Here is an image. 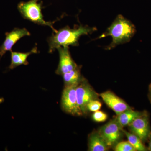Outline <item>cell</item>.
Listing matches in <instances>:
<instances>
[{
	"mask_svg": "<svg viewBox=\"0 0 151 151\" xmlns=\"http://www.w3.org/2000/svg\"><path fill=\"white\" fill-rule=\"evenodd\" d=\"M108 117V115L106 113L99 111L94 112L92 116L93 120L97 123L105 122Z\"/></svg>",
	"mask_w": 151,
	"mask_h": 151,
	"instance_id": "cell-18",
	"label": "cell"
},
{
	"mask_svg": "<svg viewBox=\"0 0 151 151\" xmlns=\"http://www.w3.org/2000/svg\"><path fill=\"white\" fill-rule=\"evenodd\" d=\"M98 131L109 148L114 147L119 143L124 134L123 127L119 124L116 118L100 127Z\"/></svg>",
	"mask_w": 151,
	"mask_h": 151,
	"instance_id": "cell-5",
	"label": "cell"
},
{
	"mask_svg": "<svg viewBox=\"0 0 151 151\" xmlns=\"http://www.w3.org/2000/svg\"><path fill=\"white\" fill-rule=\"evenodd\" d=\"M77 86H65L62 92L61 105L63 110L65 113L73 116H81L76 97Z\"/></svg>",
	"mask_w": 151,
	"mask_h": 151,
	"instance_id": "cell-6",
	"label": "cell"
},
{
	"mask_svg": "<svg viewBox=\"0 0 151 151\" xmlns=\"http://www.w3.org/2000/svg\"><path fill=\"white\" fill-rule=\"evenodd\" d=\"M149 147L148 150L151 151V133L150 134V136H149Z\"/></svg>",
	"mask_w": 151,
	"mask_h": 151,
	"instance_id": "cell-20",
	"label": "cell"
},
{
	"mask_svg": "<svg viewBox=\"0 0 151 151\" xmlns=\"http://www.w3.org/2000/svg\"><path fill=\"white\" fill-rule=\"evenodd\" d=\"M76 94L78 110L81 116L88 113L87 105L90 101L99 99V94L95 92L84 77L76 86Z\"/></svg>",
	"mask_w": 151,
	"mask_h": 151,
	"instance_id": "cell-4",
	"label": "cell"
},
{
	"mask_svg": "<svg viewBox=\"0 0 151 151\" xmlns=\"http://www.w3.org/2000/svg\"><path fill=\"white\" fill-rule=\"evenodd\" d=\"M128 126L131 132L139 137L142 142L148 139L151 132L148 114L147 112L135 119Z\"/></svg>",
	"mask_w": 151,
	"mask_h": 151,
	"instance_id": "cell-7",
	"label": "cell"
},
{
	"mask_svg": "<svg viewBox=\"0 0 151 151\" xmlns=\"http://www.w3.org/2000/svg\"><path fill=\"white\" fill-rule=\"evenodd\" d=\"M135 32L134 25L123 16L119 15L106 32L100 35L99 38L111 36L112 42L106 48L107 50H111L119 45L130 41Z\"/></svg>",
	"mask_w": 151,
	"mask_h": 151,
	"instance_id": "cell-2",
	"label": "cell"
},
{
	"mask_svg": "<svg viewBox=\"0 0 151 151\" xmlns=\"http://www.w3.org/2000/svg\"><path fill=\"white\" fill-rule=\"evenodd\" d=\"M110 148L98 131H94L89 135L88 138V150L105 151Z\"/></svg>",
	"mask_w": 151,
	"mask_h": 151,
	"instance_id": "cell-12",
	"label": "cell"
},
{
	"mask_svg": "<svg viewBox=\"0 0 151 151\" xmlns=\"http://www.w3.org/2000/svg\"><path fill=\"white\" fill-rule=\"evenodd\" d=\"M40 0H30L27 2L19 3L17 9L24 19L32 22L34 23L42 26H47L51 28L53 32L57 31L53 27V22L45 21L42 13V2Z\"/></svg>",
	"mask_w": 151,
	"mask_h": 151,
	"instance_id": "cell-3",
	"label": "cell"
},
{
	"mask_svg": "<svg viewBox=\"0 0 151 151\" xmlns=\"http://www.w3.org/2000/svg\"><path fill=\"white\" fill-rule=\"evenodd\" d=\"M102 107V103L98 100L90 101L87 105V109L88 112H96L99 111Z\"/></svg>",
	"mask_w": 151,
	"mask_h": 151,
	"instance_id": "cell-17",
	"label": "cell"
},
{
	"mask_svg": "<svg viewBox=\"0 0 151 151\" xmlns=\"http://www.w3.org/2000/svg\"><path fill=\"white\" fill-rule=\"evenodd\" d=\"M6 38L0 46V58L7 51H11L14 45L20 39L26 36H30V33L26 28H15L12 31L5 33Z\"/></svg>",
	"mask_w": 151,
	"mask_h": 151,
	"instance_id": "cell-8",
	"label": "cell"
},
{
	"mask_svg": "<svg viewBox=\"0 0 151 151\" xmlns=\"http://www.w3.org/2000/svg\"><path fill=\"white\" fill-rule=\"evenodd\" d=\"M57 50L59 52V63L55 71L57 74L62 76L78 67L71 57L69 47H60Z\"/></svg>",
	"mask_w": 151,
	"mask_h": 151,
	"instance_id": "cell-9",
	"label": "cell"
},
{
	"mask_svg": "<svg viewBox=\"0 0 151 151\" xmlns=\"http://www.w3.org/2000/svg\"><path fill=\"white\" fill-rule=\"evenodd\" d=\"M104 103L115 113L119 115L126 110L132 109L126 102L118 97L113 92L107 91L99 94Z\"/></svg>",
	"mask_w": 151,
	"mask_h": 151,
	"instance_id": "cell-10",
	"label": "cell"
},
{
	"mask_svg": "<svg viewBox=\"0 0 151 151\" xmlns=\"http://www.w3.org/2000/svg\"><path fill=\"white\" fill-rule=\"evenodd\" d=\"M4 101V98H3V97H1L0 98V104L3 103Z\"/></svg>",
	"mask_w": 151,
	"mask_h": 151,
	"instance_id": "cell-21",
	"label": "cell"
},
{
	"mask_svg": "<svg viewBox=\"0 0 151 151\" xmlns=\"http://www.w3.org/2000/svg\"><path fill=\"white\" fill-rule=\"evenodd\" d=\"M96 29L87 26H80L71 29L67 26L60 29L56 32H53L47 39L49 52L52 53L60 47L78 46V40L81 36L88 35L92 33Z\"/></svg>",
	"mask_w": 151,
	"mask_h": 151,
	"instance_id": "cell-1",
	"label": "cell"
},
{
	"mask_svg": "<svg viewBox=\"0 0 151 151\" xmlns=\"http://www.w3.org/2000/svg\"><path fill=\"white\" fill-rule=\"evenodd\" d=\"M145 111L139 112L130 109L122 112L116 117L117 121L122 127L129 126L135 119L144 114Z\"/></svg>",
	"mask_w": 151,
	"mask_h": 151,
	"instance_id": "cell-13",
	"label": "cell"
},
{
	"mask_svg": "<svg viewBox=\"0 0 151 151\" xmlns=\"http://www.w3.org/2000/svg\"><path fill=\"white\" fill-rule=\"evenodd\" d=\"M81 67L78 66L73 70L64 73L62 75L65 86H77L82 80Z\"/></svg>",
	"mask_w": 151,
	"mask_h": 151,
	"instance_id": "cell-14",
	"label": "cell"
},
{
	"mask_svg": "<svg viewBox=\"0 0 151 151\" xmlns=\"http://www.w3.org/2000/svg\"><path fill=\"white\" fill-rule=\"evenodd\" d=\"M114 150L116 151H136L128 141H123L117 143L115 146Z\"/></svg>",
	"mask_w": 151,
	"mask_h": 151,
	"instance_id": "cell-16",
	"label": "cell"
},
{
	"mask_svg": "<svg viewBox=\"0 0 151 151\" xmlns=\"http://www.w3.org/2000/svg\"><path fill=\"white\" fill-rule=\"evenodd\" d=\"M148 97L151 103V84L149 85V86Z\"/></svg>",
	"mask_w": 151,
	"mask_h": 151,
	"instance_id": "cell-19",
	"label": "cell"
},
{
	"mask_svg": "<svg viewBox=\"0 0 151 151\" xmlns=\"http://www.w3.org/2000/svg\"><path fill=\"white\" fill-rule=\"evenodd\" d=\"M11 63L9 66L10 69H13L21 65L29 64L27 59L30 55L38 53L37 46L35 47L31 51L27 52H20L11 51Z\"/></svg>",
	"mask_w": 151,
	"mask_h": 151,
	"instance_id": "cell-11",
	"label": "cell"
},
{
	"mask_svg": "<svg viewBox=\"0 0 151 151\" xmlns=\"http://www.w3.org/2000/svg\"><path fill=\"white\" fill-rule=\"evenodd\" d=\"M124 134L128 139V142L134 147L136 151H146L148 149L143 144L140 138L132 133L124 130Z\"/></svg>",
	"mask_w": 151,
	"mask_h": 151,
	"instance_id": "cell-15",
	"label": "cell"
}]
</instances>
